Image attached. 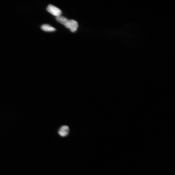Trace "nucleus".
Here are the masks:
<instances>
[{"mask_svg": "<svg viewBox=\"0 0 175 175\" xmlns=\"http://www.w3.org/2000/svg\"><path fill=\"white\" fill-rule=\"evenodd\" d=\"M56 20L58 22L64 25V24L68 19L64 17L60 16L56 17Z\"/></svg>", "mask_w": 175, "mask_h": 175, "instance_id": "39448f33", "label": "nucleus"}, {"mask_svg": "<svg viewBox=\"0 0 175 175\" xmlns=\"http://www.w3.org/2000/svg\"><path fill=\"white\" fill-rule=\"evenodd\" d=\"M69 128L68 126L63 125L59 129L58 133L62 137H65L69 134Z\"/></svg>", "mask_w": 175, "mask_h": 175, "instance_id": "7ed1b4c3", "label": "nucleus"}, {"mask_svg": "<svg viewBox=\"0 0 175 175\" xmlns=\"http://www.w3.org/2000/svg\"><path fill=\"white\" fill-rule=\"evenodd\" d=\"M47 10L48 12L56 17L61 16L62 13L61 9L52 5H48Z\"/></svg>", "mask_w": 175, "mask_h": 175, "instance_id": "f03ea898", "label": "nucleus"}, {"mask_svg": "<svg viewBox=\"0 0 175 175\" xmlns=\"http://www.w3.org/2000/svg\"><path fill=\"white\" fill-rule=\"evenodd\" d=\"M41 28L43 31L47 32H52L56 30L55 28L47 24H43L41 26Z\"/></svg>", "mask_w": 175, "mask_h": 175, "instance_id": "20e7f679", "label": "nucleus"}, {"mask_svg": "<svg viewBox=\"0 0 175 175\" xmlns=\"http://www.w3.org/2000/svg\"><path fill=\"white\" fill-rule=\"evenodd\" d=\"M64 26L73 33L75 32L77 30L78 27L77 22L73 20H68L64 24Z\"/></svg>", "mask_w": 175, "mask_h": 175, "instance_id": "f257e3e1", "label": "nucleus"}]
</instances>
